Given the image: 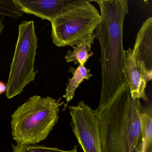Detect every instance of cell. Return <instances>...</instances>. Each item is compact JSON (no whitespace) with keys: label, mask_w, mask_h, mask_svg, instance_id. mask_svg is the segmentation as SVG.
Here are the masks:
<instances>
[{"label":"cell","mask_w":152,"mask_h":152,"mask_svg":"<svg viewBox=\"0 0 152 152\" xmlns=\"http://www.w3.org/2000/svg\"><path fill=\"white\" fill-rule=\"evenodd\" d=\"M7 86L6 83L2 81H0V95L7 91Z\"/></svg>","instance_id":"cell-14"},{"label":"cell","mask_w":152,"mask_h":152,"mask_svg":"<svg viewBox=\"0 0 152 152\" xmlns=\"http://www.w3.org/2000/svg\"><path fill=\"white\" fill-rule=\"evenodd\" d=\"M141 111L140 99L132 97L126 81L113 96L100 98L94 113L102 152H141Z\"/></svg>","instance_id":"cell-1"},{"label":"cell","mask_w":152,"mask_h":152,"mask_svg":"<svg viewBox=\"0 0 152 152\" xmlns=\"http://www.w3.org/2000/svg\"><path fill=\"white\" fill-rule=\"evenodd\" d=\"M123 72L124 80L129 85L132 97L134 99H142L147 101L145 93L147 83L141 79L132 54V49L124 50Z\"/></svg>","instance_id":"cell-9"},{"label":"cell","mask_w":152,"mask_h":152,"mask_svg":"<svg viewBox=\"0 0 152 152\" xmlns=\"http://www.w3.org/2000/svg\"><path fill=\"white\" fill-rule=\"evenodd\" d=\"M69 72L72 74V77L69 78L68 83L66 84V93L63 96L67 103L72 101L75 95V91L80 84L85 80H88L92 76L90 70L84 66L79 65L77 68L70 67Z\"/></svg>","instance_id":"cell-11"},{"label":"cell","mask_w":152,"mask_h":152,"mask_svg":"<svg viewBox=\"0 0 152 152\" xmlns=\"http://www.w3.org/2000/svg\"><path fill=\"white\" fill-rule=\"evenodd\" d=\"M13 152H77L76 145L69 150H64L56 147H48L37 145H20L12 144Z\"/></svg>","instance_id":"cell-13"},{"label":"cell","mask_w":152,"mask_h":152,"mask_svg":"<svg viewBox=\"0 0 152 152\" xmlns=\"http://www.w3.org/2000/svg\"><path fill=\"white\" fill-rule=\"evenodd\" d=\"M141 132L142 147L141 152H152V115L151 107L145 112L139 114Z\"/></svg>","instance_id":"cell-12"},{"label":"cell","mask_w":152,"mask_h":152,"mask_svg":"<svg viewBox=\"0 0 152 152\" xmlns=\"http://www.w3.org/2000/svg\"><path fill=\"white\" fill-rule=\"evenodd\" d=\"M50 96H33L11 115V133L20 145H36L45 140L59 119L64 102Z\"/></svg>","instance_id":"cell-3"},{"label":"cell","mask_w":152,"mask_h":152,"mask_svg":"<svg viewBox=\"0 0 152 152\" xmlns=\"http://www.w3.org/2000/svg\"><path fill=\"white\" fill-rule=\"evenodd\" d=\"M132 54L141 79L147 83L152 78V17L143 22L135 40Z\"/></svg>","instance_id":"cell-8"},{"label":"cell","mask_w":152,"mask_h":152,"mask_svg":"<svg viewBox=\"0 0 152 152\" xmlns=\"http://www.w3.org/2000/svg\"><path fill=\"white\" fill-rule=\"evenodd\" d=\"M91 1L68 10L51 22V38L57 47H72L94 31L101 22Z\"/></svg>","instance_id":"cell-5"},{"label":"cell","mask_w":152,"mask_h":152,"mask_svg":"<svg viewBox=\"0 0 152 152\" xmlns=\"http://www.w3.org/2000/svg\"><path fill=\"white\" fill-rule=\"evenodd\" d=\"M95 37L94 34H90L72 47L73 50L67 51L64 57L66 63L73 62L75 64L84 66L90 57L93 55L91 48Z\"/></svg>","instance_id":"cell-10"},{"label":"cell","mask_w":152,"mask_h":152,"mask_svg":"<svg viewBox=\"0 0 152 152\" xmlns=\"http://www.w3.org/2000/svg\"><path fill=\"white\" fill-rule=\"evenodd\" d=\"M38 39L32 20L24 21L18 26V35L7 84L8 99L20 95L35 80L34 70Z\"/></svg>","instance_id":"cell-4"},{"label":"cell","mask_w":152,"mask_h":152,"mask_svg":"<svg viewBox=\"0 0 152 152\" xmlns=\"http://www.w3.org/2000/svg\"><path fill=\"white\" fill-rule=\"evenodd\" d=\"M99 7L101 22L94 32L100 45V98L113 96L125 82L123 44L124 19L129 13L127 0L94 1Z\"/></svg>","instance_id":"cell-2"},{"label":"cell","mask_w":152,"mask_h":152,"mask_svg":"<svg viewBox=\"0 0 152 152\" xmlns=\"http://www.w3.org/2000/svg\"><path fill=\"white\" fill-rule=\"evenodd\" d=\"M4 27H5V25L3 23V18L0 16V36L4 30Z\"/></svg>","instance_id":"cell-15"},{"label":"cell","mask_w":152,"mask_h":152,"mask_svg":"<svg viewBox=\"0 0 152 152\" xmlns=\"http://www.w3.org/2000/svg\"><path fill=\"white\" fill-rule=\"evenodd\" d=\"M88 0H14L20 10L43 20L53 19L73 8L88 2Z\"/></svg>","instance_id":"cell-7"},{"label":"cell","mask_w":152,"mask_h":152,"mask_svg":"<svg viewBox=\"0 0 152 152\" xmlns=\"http://www.w3.org/2000/svg\"><path fill=\"white\" fill-rule=\"evenodd\" d=\"M69 111L73 132L83 152H102L94 110L80 101Z\"/></svg>","instance_id":"cell-6"}]
</instances>
